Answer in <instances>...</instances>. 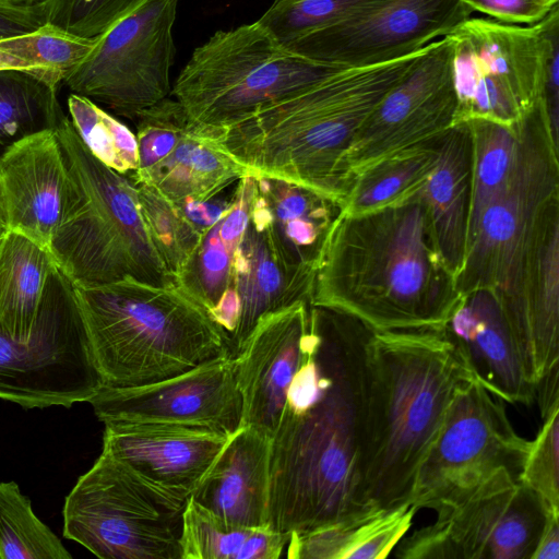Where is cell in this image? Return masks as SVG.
Returning a JSON list of instances; mask_svg holds the SVG:
<instances>
[{
	"label": "cell",
	"mask_w": 559,
	"mask_h": 559,
	"mask_svg": "<svg viewBox=\"0 0 559 559\" xmlns=\"http://www.w3.org/2000/svg\"><path fill=\"white\" fill-rule=\"evenodd\" d=\"M357 319L312 306V332L271 440L269 526L288 537L367 506V343Z\"/></svg>",
	"instance_id": "obj_1"
},
{
	"label": "cell",
	"mask_w": 559,
	"mask_h": 559,
	"mask_svg": "<svg viewBox=\"0 0 559 559\" xmlns=\"http://www.w3.org/2000/svg\"><path fill=\"white\" fill-rule=\"evenodd\" d=\"M462 295L420 197L361 215L338 213L325 238L310 304L372 331L442 329Z\"/></svg>",
	"instance_id": "obj_2"
},
{
	"label": "cell",
	"mask_w": 559,
	"mask_h": 559,
	"mask_svg": "<svg viewBox=\"0 0 559 559\" xmlns=\"http://www.w3.org/2000/svg\"><path fill=\"white\" fill-rule=\"evenodd\" d=\"M472 380L443 328L371 331L361 461L367 507L409 501L418 467L454 395Z\"/></svg>",
	"instance_id": "obj_3"
},
{
	"label": "cell",
	"mask_w": 559,
	"mask_h": 559,
	"mask_svg": "<svg viewBox=\"0 0 559 559\" xmlns=\"http://www.w3.org/2000/svg\"><path fill=\"white\" fill-rule=\"evenodd\" d=\"M420 50L378 64L342 69L224 129L222 144L250 176L287 180L342 207L353 185L347 151L367 117Z\"/></svg>",
	"instance_id": "obj_4"
},
{
	"label": "cell",
	"mask_w": 559,
	"mask_h": 559,
	"mask_svg": "<svg viewBox=\"0 0 559 559\" xmlns=\"http://www.w3.org/2000/svg\"><path fill=\"white\" fill-rule=\"evenodd\" d=\"M73 288L105 386L146 385L230 357L223 331L176 284L124 278Z\"/></svg>",
	"instance_id": "obj_5"
},
{
	"label": "cell",
	"mask_w": 559,
	"mask_h": 559,
	"mask_svg": "<svg viewBox=\"0 0 559 559\" xmlns=\"http://www.w3.org/2000/svg\"><path fill=\"white\" fill-rule=\"evenodd\" d=\"M55 131L67 169L50 246L58 269L74 287L124 278L175 284L144 223L133 181L93 156L66 114Z\"/></svg>",
	"instance_id": "obj_6"
},
{
	"label": "cell",
	"mask_w": 559,
	"mask_h": 559,
	"mask_svg": "<svg viewBox=\"0 0 559 559\" xmlns=\"http://www.w3.org/2000/svg\"><path fill=\"white\" fill-rule=\"evenodd\" d=\"M342 69L289 51L255 21L195 48L170 94L192 122L227 129Z\"/></svg>",
	"instance_id": "obj_7"
},
{
	"label": "cell",
	"mask_w": 559,
	"mask_h": 559,
	"mask_svg": "<svg viewBox=\"0 0 559 559\" xmlns=\"http://www.w3.org/2000/svg\"><path fill=\"white\" fill-rule=\"evenodd\" d=\"M519 147L511 174L467 237L455 277L461 295L491 289L503 305L514 296L523 265L549 205L559 200L558 130L546 97L518 122Z\"/></svg>",
	"instance_id": "obj_8"
},
{
	"label": "cell",
	"mask_w": 559,
	"mask_h": 559,
	"mask_svg": "<svg viewBox=\"0 0 559 559\" xmlns=\"http://www.w3.org/2000/svg\"><path fill=\"white\" fill-rule=\"evenodd\" d=\"M445 36L452 44L456 122L481 118L513 126L545 96L559 51V8L526 26L468 17Z\"/></svg>",
	"instance_id": "obj_9"
},
{
	"label": "cell",
	"mask_w": 559,
	"mask_h": 559,
	"mask_svg": "<svg viewBox=\"0 0 559 559\" xmlns=\"http://www.w3.org/2000/svg\"><path fill=\"white\" fill-rule=\"evenodd\" d=\"M187 502L103 450L66 497L63 537L103 559H182Z\"/></svg>",
	"instance_id": "obj_10"
},
{
	"label": "cell",
	"mask_w": 559,
	"mask_h": 559,
	"mask_svg": "<svg viewBox=\"0 0 559 559\" xmlns=\"http://www.w3.org/2000/svg\"><path fill=\"white\" fill-rule=\"evenodd\" d=\"M431 510L436 520L402 538L395 557L532 559L549 516L557 514L507 468Z\"/></svg>",
	"instance_id": "obj_11"
},
{
	"label": "cell",
	"mask_w": 559,
	"mask_h": 559,
	"mask_svg": "<svg viewBox=\"0 0 559 559\" xmlns=\"http://www.w3.org/2000/svg\"><path fill=\"white\" fill-rule=\"evenodd\" d=\"M103 385L72 283L57 267L46 283L28 341L0 328V399L24 408L71 407Z\"/></svg>",
	"instance_id": "obj_12"
},
{
	"label": "cell",
	"mask_w": 559,
	"mask_h": 559,
	"mask_svg": "<svg viewBox=\"0 0 559 559\" xmlns=\"http://www.w3.org/2000/svg\"><path fill=\"white\" fill-rule=\"evenodd\" d=\"M178 0H140L98 37L64 79L78 95L135 118L168 97Z\"/></svg>",
	"instance_id": "obj_13"
},
{
	"label": "cell",
	"mask_w": 559,
	"mask_h": 559,
	"mask_svg": "<svg viewBox=\"0 0 559 559\" xmlns=\"http://www.w3.org/2000/svg\"><path fill=\"white\" fill-rule=\"evenodd\" d=\"M530 443L512 426L506 402L472 380L454 395L418 467L409 501L418 510L432 509L501 468L518 477Z\"/></svg>",
	"instance_id": "obj_14"
},
{
	"label": "cell",
	"mask_w": 559,
	"mask_h": 559,
	"mask_svg": "<svg viewBox=\"0 0 559 559\" xmlns=\"http://www.w3.org/2000/svg\"><path fill=\"white\" fill-rule=\"evenodd\" d=\"M452 44L424 47L357 131L346 154L352 180L404 151L437 142L456 123Z\"/></svg>",
	"instance_id": "obj_15"
},
{
	"label": "cell",
	"mask_w": 559,
	"mask_h": 559,
	"mask_svg": "<svg viewBox=\"0 0 559 559\" xmlns=\"http://www.w3.org/2000/svg\"><path fill=\"white\" fill-rule=\"evenodd\" d=\"M474 11L463 0H376L285 46L316 62L356 68L414 53Z\"/></svg>",
	"instance_id": "obj_16"
},
{
	"label": "cell",
	"mask_w": 559,
	"mask_h": 559,
	"mask_svg": "<svg viewBox=\"0 0 559 559\" xmlns=\"http://www.w3.org/2000/svg\"><path fill=\"white\" fill-rule=\"evenodd\" d=\"M139 167L134 183L154 187L169 201H210L249 175L223 146L224 129L192 122L169 96L135 117Z\"/></svg>",
	"instance_id": "obj_17"
},
{
	"label": "cell",
	"mask_w": 559,
	"mask_h": 559,
	"mask_svg": "<svg viewBox=\"0 0 559 559\" xmlns=\"http://www.w3.org/2000/svg\"><path fill=\"white\" fill-rule=\"evenodd\" d=\"M88 403L103 423L194 426L228 436L241 428L243 418L231 357L146 385H102Z\"/></svg>",
	"instance_id": "obj_18"
},
{
	"label": "cell",
	"mask_w": 559,
	"mask_h": 559,
	"mask_svg": "<svg viewBox=\"0 0 559 559\" xmlns=\"http://www.w3.org/2000/svg\"><path fill=\"white\" fill-rule=\"evenodd\" d=\"M312 332V306L300 300L262 317L233 358L242 399V426L271 437Z\"/></svg>",
	"instance_id": "obj_19"
},
{
	"label": "cell",
	"mask_w": 559,
	"mask_h": 559,
	"mask_svg": "<svg viewBox=\"0 0 559 559\" xmlns=\"http://www.w3.org/2000/svg\"><path fill=\"white\" fill-rule=\"evenodd\" d=\"M104 425V451L182 499H189L230 438L194 426L136 421Z\"/></svg>",
	"instance_id": "obj_20"
},
{
	"label": "cell",
	"mask_w": 559,
	"mask_h": 559,
	"mask_svg": "<svg viewBox=\"0 0 559 559\" xmlns=\"http://www.w3.org/2000/svg\"><path fill=\"white\" fill-rule=\"evenodd\" d=\"M528 382L559 367V200L544 214L513 298L502 305Z\"/></svg>",
	"instance_id": "obj_21"
},
{
	"label": "cell",
	"mask_w": 559,
	"mask_h": 559,
	"mask_svg": "<svg viewBox=\"0 0 559 559\" xmlns=\"http://www.w3.org/2000/svg\"><path fill=\"white\" fill-rule=\"evenodd\" d=\"M67 186L55 128L28 135L0 157V221L50 251ZM51 252V251H50Z\"/></svg>",
	"instance_id": "obj_22"
},
{
	"label": "cell",
	"mask_w": 559,
	"mask_h": 559,
	"mask_svg": "<svg viewBox=\"0 0 559 559\" xmlns=\"http://www.w3.org/2000/svg\"><path fill=\"white\" fill-rule=\"evenodd\" d=\"M316 271L299 262L283 246L252 195L248 224L236 257L239 318L229 341L230 357L262 317L300 300L310 301Z\"/></svg>",
	"instance_id": "obj_23"
},
{
	"label": "cell",
	"mask_w": 559,
	"mask_h": 559,
	"mask_svg": "<svg viewBox=\"0 0 559 559\" xmlns=\"http://www.w3.org/2000/svg\"><path fill=\"white\" fill-rule=\"evenodd\" d=\"M476 381L510 404L530 405L528 382L500 297L491 289L463 294L443 326Z\"/></svg>",
	"instance_id": "obj_24"
},
{
	"label": "cell",
	"mask_w": 559,
	"mask_h": 559,
	"mask_svg": "<svg viewBox=\"0 0 559 559\" xmlns=\"http://www.w3.org/2000/svg\"><path fill=\"white\" fill-rule=\"evenodd\" d=\"M253 190V176L237 181L227 207L204 229L198 247L175 280L223 331L228 345L239 318L236 257L248 224Z\"/></svg>",
	"instance_id": "obj_25"
},
{
	"label": "cell",
	"mask_w": 559,
	"mask_h": 559,
	"mask_svg": "<svg viewBox=\"0 0 559 559\" xmlns=\"http://www.w3.org/2000/svg\"><path fill=\"white\" fill-rule=\"evenodd\" d=\"M271 440L258 428L241 426L189 498L226 522L269 525Z\"/></svg>",
	"instance_id": "obj_26"
},
{
	"label": "cell",
	"mask_w": 559,
	"mask_h": 559,
	"mask_svg": "<svg viewBox=\"0 0 559 559\" xmlns=\"http://www.w3.org/2000/svg\"><path fill=\"white\" fill-rule=\"evenodd\" d=\"M472 170L469 128L456 122L441 136L436 166L420 191L437 247L455 277L466 252Z\"/></svg>",
	"instance_id": "obj_27"
},
{
	"label": "cell",
	"mask_w": 559,
	"mask_h": 559,
	"mask_svg": "<svg viewBox=\"0 0 559 559\" xmlns=\"http://www.w3.org/2000/svg\"><path fill=\"white\" fill-rule=\"evenodd\" d=\"M418 509L405 501L394 507H367L305 534L292 535L289 559H383L413 524Z\"/></svg>",
	"instance_id": "obj_28"
},
{
	"label": "cell",
	"mask_w": 559,
	"mask_h": 559,
	"mask_svg": "<svg viewBox=\"0 0 559 559\" xmlns=\"http://www.w3.org/2000/svg\"><path fill=\"white\" fill-rule=\"evenodd\" d=\"M254 177L253 201L283 246L301 263L317 269L330 228L341 212L332 199L287 180Z\"/></svg>",
	"instance_id": "obj_29"
},
{
	"label": "cell",
	"mask_w": 559,
	"mask_h": 559,
	"mask_svg": "<svg viewBox=\"0 0 559 559\" xmlns=\"http://www.w3.org/2000/svg\"><path fill=\"white\" fill-rule=\"evenodd\" d=\"M52 253L29 238L5 231L0 239V328L28 341L50 273Z\"/></svg>",
	"instance_id": "obj_30"
},
{
	"label": "cell",
	"mask_w": 559,
	"mask_h": 559,
	"mask_svg": "<svg viewBox=\"0 0 559 559\" xmlns=\"http://www.w3.org/2000/svg\"><path fill=\"white\" fill-rule=\"evenodd\" d=\"M288 539L269 525L226 522L191 498L183 512L182 559H278Z\"/></svg>",
	"instance_id": "obj_31"
},
{
	"label": "cell",
	"mask_w": 559,
	"mask_h": 559,
	"mask_svg": "<svg viewBox=\"0 0 559 559\" xmlns=\"http://www.w3.org/2000/svg\"><path fill=\"white\" fill-rule=\"evenodd\" d=\"M440 139L399 153L357 175L341 212L361 215L417 197L436 166Z\"/></svg>",
	"instance_id": "obj_32"
},
{
	"label": "cell",
	"mask_w": 559,
	"mask_h": 559,
	"mask_svg": "<svg viewBox=\"0 0 559 559\" xmlns=\"http://www.w3.org/2000/svg\"><path fill=\"white\" fill-rule=\"evenodd\" d=\"M63 115L57 88L27 70H0V157L15 142L53 129Z\"/></svg>",
	"instance_id": "obj_33"
},
{
	"label": "cell",
	"mask_w": 559,
	"mask_h": 559,
	"mask_svg": "<svg viewBox=\"0 0 559 559\" xmlns=\"http://www.w3.org/2000/svg\"><path fill=\"white\" fill-rule=\"evenodd\" d=\"M466 122L473 153L468 237L485 207L500 192L511 174L519 147V131L518 123L507 126L481 118Z\"/></svg>",
	"instance_id": "obj_34"
},
{
	"label": "cell",
	"mask_w": 559,
	"mask_h": 559,
	"mask_svg": "<svg viewBox=\"0 0 559 559\" xmlns=\"http://www.w3.org/2000/svg\"><path fill=\"white\" fill-rule=\"evenodd\" d=\"M0 558L71 559L59 537L33 512L19 485L0 483Z\"/></svg>",
	"instance_id": "obj_35"
},
{
	"label": "cell",
	"mask_w": 559,
	"mask_h": 559,
	"mask_svg": "<svg viewBox=\"0 0 559 559\" xmlns=\"http://www.w3.org/2000/svg\"><path fill=\"white\" fill-rule=\"evenodd\" d=\"M67 104L70 120L93 156L130 178L139 167L135 134L90 98L71 93Z\"/></svg>",
	"instance_id": "obj_36"
},
{
	"label": "cell",
	"mask_w": 559,
	"mask_h": 559,
	"mask_svg": "<svg viewBox=\"0 0 559 559\" xmlns=\"http://www.w3.org/2000/svg\"><path fill=\"white\" fill-rule=\"evenodd\" d=\"M94 38H83L45 23L29 33L0 39V50L38 71L40 80L58 90L64 79L84 60Z\"/></svg>",
	"instance_id": "obj_37"
},
{
	"label": "cell",
	"mask_w": 559,
	"mask_h": 559,
	"mask_svg": "<svg viewBox=\"0 0 559 559\" xmlns=\"http://www.w3.org/2000/svg\"><path fill=\"white\" fill-rule=\"evenodd\" d=\"M134 185L144 223L175 281L198 247L204 230L189 219L177 203L166 199L154 187Z\"/></svg>",
	"instance_id": "obj_38"
},
{
	"label": "cell",
	"mask_w": 559,
	"mask_h": 559,
	"mask_svg": "<svg viewBox=\"0 0 559 559\" xmlns=\"http://www.w3.org/2000/svg\"><path fill=\"white\" fill-rule=\"evenodd\" d=\"M373 1L376 0H274L257 22L285 47Z\"/></svg>",
	"instance_id": "obj_39"
},
{
	"label": "cell",
	"mask_w": 559,
	"mask_h": 559,
	"mask_svg": "<svg viewBox=\"0 0 559 559\" xmlns=\"http://www.w3.org/2000/svg\"><path fill=\"white\" fill-rule=\"evenodd\" d=\"M518 479L559 514V405L543 417Z\"/></svg>",
	"instance_id": "obj_40"
},
{
	"label": "cell",
	"mask_w": 559,
	"mask_h": 559,
	"mask_svg": "<svg viewBox=\"0 0 559 559\" xmlns=\"http://www.w3.org/2000/svg\"><path fill=\"white\" fill-rule=\"evenodd\" d=\"M140 0H38L45 23L83 38H96Z\"/></svg>",
	"instance_id": "obj_41"
},
{
	"label": "cell",
	"mask_w": 559,
	"mask_h": 559,
	"mask_svg": "<svg viewBox=\"0 0 559 559\" xmlns=\"http://www.w3.org/2000/svg\"><path fill=\"white\" fill-rule=\"evenodd\" d=\"M473 11L509 24L532 25L558 8L559 0H463Z\"/></svg>",
	"instance_id": "obj_42"
},
{
	"label": "cell",
	"mask_w": 559,
	"mask_h": 559,
	"mask_svg": "<svg viewBox=\"0 0 559 559\" xmlns=\"http://www.w3.org/2000/svg\"><path fill=\"white\" fill-rule=\"evenodd\" d=\"M44 24L38 1L32 4L0 3V39L29 33Z\"/></svg>",
	"instance_id": "obj_43"
},
{
	"label": "cell",
	"mask_w": 559,
	"mask_h": 559,
	"mask_svg": "<svg viewBox=\"0 0 559 559\" xmlns=\"http://www.w3.org/2000/svg\"><path fill=\"white\" fill-rule=\"evenodd\" d=\"M559 558V515L551 514L539 538L532 559Z\"/></svg>",
	"instance_id": "obj_44"
},
{
	"label": "cell",
	"mask_w": 559,
	"mask_h": 559,
	"mask_svg": "<svg viewBox=\"0 0 559 559\" xmlns=\"http://www.w3.org/2000/svg\"><path fill=\"white\" fill-rule=\"evenodd\" d=\"M2 69H22L32 72L39 78L38 71L27 64L25 61L0 50V70ZM40 79V78H39Z\"/></svg>",
	"instance_id": "obj_45"
},
{
	"label": "cell",
	"mask_w": 559,
	"mask_h": 559,
	"mask_svg": "<svg viewBox=\"0 0 559 559\" xmlns=\"http://www.w3.org/2000/svg\"><path fill=\"white\" fill-rule=\"evenodd\" d=\"M38 0H0L2 4H32Z\"/></svg>",
	"instance_id": "obj_46"
},
{
	"label": "cell",
	"mask_w": 559,
	"mask_h": 559,
	"mask_svg": "<svg viewBox=\"0 0 559 559\" xmlns=\"http://www.w3.org/2000/svg\"><path fill=\"white\" fill-rule=\"evenodd\" d=\"M4 233H5L4 228H3L2 224H1V221H0V239L3 236Z\"/></svg>",
	"instance_id": "obj_47"
}]
</instances>
